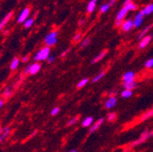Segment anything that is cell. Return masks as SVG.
<instances>
[{
	"label": "cell",
	"mask_w": 153,
	"mask_h": 152,
	"mask_svg": "<svg viewBox=\"0 0 153 152\" xmlns=\"http://www.w3.org/2000/svg\"><path fill=\"white\" fill-rule=\"evenodd\" d=\"M50 55V47H44L41 49H39L36 54L34 56V60L36 62H39V61H44L48 59V56Z\"/></svg>",
	"instance_id": "cell-1"
},
{
	"label": "cell",
	"mask_w": 153,
	"mask_h": 152,
	"mask_svg": "<svg viewBox=\"0 0 153 152\" xmlns=\"http://www.w3.org/2000/svg\"><path fill=\"white\" fill-rule=\"evenodd\" d=\"M34 22H35V18L34 17H28L27 19L23 23V26H24L25 28H30L34 25Z\"/></svg>",
	"instance_id": "cell-18"
},
{
	"label": "cell",
	"mask_w": 153,
	"mask_h": 152,
	"mask_svg": "<svg viewBox=\"0 0 153 152\" xmlns=\"http://www.w3.org/2000/svg\"><path fill=\"white\" fill-rule=\"evenodd\" d=\"M93 123V118L92 117H88L82 121V126L83 127H89Z\"/></svg>",
	"instance_id": "cell-25"
},
{
	"label": "cell",
	"mask_w": 153,
	"mask_h": 152,
	"mask_svg": "<svg viewBox=\"0 0 153 152\" xmlns=\"http://www.w3.org/2000/svg\"><path fill=\"white\" fill-rule=\"evenodd\" d=\"M110 8V6L108 3H105L100 7V12L101 13H106L107 11H108V9Z\"/></svg>",
	"instance_id": "cell-30"
},
{
	"label": "cell",
	"mask_w": 153,
	"mask_h": 152,
	"mask_svg": "<svg viewBox=\"0 0 153 152\" xmlns=\"http://www.w3.org/2000/svg\"><path fill=\"white\" fill-rule=\"evenodd\" d=\"M134 27V23H133V20L131 19H128L124 22H122V25H121V30L123 32H128L129 30H131L132 28Z\"/></svg>",
	"instance_id": "cell-8"
},
{
	"label": "cell",
	"mask_w": 153,
	"mask_h": 152,
	"mask_svg": "<svg viewBox=\"0 0 153 152\" xmlns=\"http://www.w3.org/2000/svg\"><path fill=\"white\" fill-rule=\"evenodd\" d=\"M151 27H152V25H149V26H147L140 33V35H139V36H138V40H140L141 39H143V37L146 36V34L151 29Z\"/></svg>",
	"instance_id": "cell-17"
},
{
	"label": "cell",
	"mask_w": 153,
	"mask_h": 152,
	"mask_svg": "<svg viewBox=\"0 0 153 152\" xmlns=\"http://www.w3.org/2000/svg\"><path fill=\"white\" fill-rule=\"evenodd\" d=\"M93 1H95V2H97V1H98V0H93Z\"/></svg>",
	"instance_id": "cell-44"
},
{
	"label": "cell",
	"mask_w": 153,
	"mask_h": 152,
	"mask_svg": "<svg viewBox=\"0 0 153 152\" xmlns=\"http://www.w3.org/2000/svg\"><path fill=\"white\" fill-rule=\"evenodd\" d=\"M104 76H105V72H104V71H102V72L99 73L97 76H95V77L92 79V82H93V83H95V82L100 81V79H102V78H104Z\"/></svg>",
	"instance_id": "cell-26"
},
{
	"label": "cell",
	"mask_w": 153,
	"mask_h": 152,
	"mask_svg": "<svg viewBox=\"0 0 153 152\" xmlns=\"http://www.w3.org/2000/svg\"><path fill=\"white\" fill-rule=\"evenodd\" d=\"M151 136H153V131H150L149 133L148 131H144V132L142 133V134H141L140 139L137 140V141H135V142H133L132 145H133V146H136V145H138V144H140V143L146 141V140H147L148 139H149Z\"/></svg>",
	"instance_id": "cell-5"
},
{
	"label": "cell",
	"mask_w": 153,
	"mask_h": 152,
	"mask_svg": "<svg viewBox=\"0 0 153 152\" xmlns=\"http://www.w3.org/2000/svg\"><path fill=\"white\" fill-rule=\"evenodd\" d=\"M128 12V10L125 7L122 9H120L116 16V21H122L124 19V17L127 16Z\"/></svg>",
	"instance_id": "cell-11"
},
{
	"label": "cell",
	"mask_w": 153,
	"mask_h": 152,
	"mask_svg": "<svg viewBox=\"0 0 153 152\" xmlns=\"http://www.w3.org/2000/svg\"><path fill=\"white\" fill-rule=\"evenodd\" d=\"M115 3H116V0H109V2H108V4H109V6H110V7L114 6V5H115Z\"/></svg>",
	"instance_id": "cell-38"
},
{
	"label": "cell",
	"mask_w": 153,
	"mask_h": 152,
	"mask_svg": "<svg viewBox=\"0 0 153 152\" xmlns=\"http://www.w3.org/2000/svg\"><path fill=\"white\" fill-rule=\"evenodd\" d=\"M78 119L79 118H74V119H71L68 122V126H71V125H74L75 123L78 122Z\"/></svg>",
	"instance_id": "cell-35"
},
{
	"label": "cell",
	"mask_w": 153,
	"mask_h": 152,
	"mask_svg": "<svg viewBox=\"0 0 153 152\" xmlns=\"http://www.w3.org/2000/svg\"><path fill=\"white\" fill-rule=\"evenodd\" d=\"M12 94H13L12 88H11L10 87H7V88L4 90V92L2 93V97H3L4 99H7V98H10V97L12 96Z\"/></svg>",
	"instance_id": "cell-21"
},
{
	"label": "cell",
	"mask_w": 153,
	"mask_h": 152,
	"mask_svg": "<svg viewBox=\"0 0 153 152\" xmlns=\"http://www.w3.org/2000/svg\"><path fill=\"white\" fill-rule=\"evenodd\" d=\"M96 8V2L93 1V0H91V1H89L88 3V6H87V11L88 13H92Z\"/></svg>",
	"instance_id": "cell-23"
},
{
	"label": "cell",
	"mask_w": 153,
	"mask_h": 152,
	"mask_svg": "<svg viewBox=\"0 0 153 152\" xmlns=\"http://www.w3.org/2000/svg\"><path fill=\"white\" fill-rule=\"evenodd\" d=\"M88 83V79H83L82 80H80L78 85H76V88H82L84 87Z\"/></svg>",
	"instance_id": "cell-28"
},
{
	"label": "cell",
	"mask_w": 153,
	"mask_h": 152,
	"mask_svg": "<svg viewBox=\"0 0 153 152\" xmlns=\"http://www.w3.org/2000/svg\"><path fill=\"white\" fill-rule=\"evenodd\" d=\"M144 66H145L146 68H152V67H153V58L148 59V60L145 62Z\"/></svg>",
	"instance_id": "cell-31"
},
{
	"label": "cell",
	"mask_w": 153,
	"mask_h": 152,
	"mask_svg": "<svg viewBox=\"0 0 153 152\" xmlns=\"http://www.w3.org/2000/svg\"><path fill=\"white\" fill-rule=\"evenodd\" d=\"M124 7L128 10V11H134V10H136L138 8V6L135 4V3H133V2H129V3H127L124 5Z\"/></svg>",
	"instance_id": "cell-24"
},
{
	"label": "cell",
	"mask_w": 153,
	"mask_h": 152,
	"mask_svg": "<svg viewBox=\"0 0 153 152\" xmlns=\"http://www.w3.org/2000/svg\"><path fill=\"white\" fill-rule=\"evenodd\" d=\"M143 16H144V14L142 12V10H140L136 16L134 17V20H133V23H134V27H140L142 23H143Z\"/></svg>",
	"instance_id": "cell-4"
},
{
	"label": "cell",
	"mask_w": 153,
	"mask_h": 152,
	"mask_svg": "<svg viewBox=\"0 0 153 152\" xmlns=\"http://www.w3.org/2000/svg\"><path fill=\"white\" fill-rule=\"evenodd\" d=\"M117 104V99L115 97H110L105 103V108L108 109H110L112 108H114Z\"/></svg>",
	"instance_id": "cell-12"
},
{
	"label": "cell",
	"mask_w": 153,
	"mask_h": 152,
	"mask_svg": "<svg viewBox=\"0 0 153 152\" xmlns=\"http://www.w3.org/2000/svg\"><path fill=\"white\" fill-rule=\"evenodd\" d=\"M142 12H143L144 16H149V15L152 14V13H153V3L149 4L148 6H146V7L142 9Z\"/></svg>",
	"instance_id": "cell-14"
},
{
	"label": "cell",
	"mask_w": 153,
	"mask_h": 152,
	"mask_svg": "<svg viewBox=\"0 0 153 152\" xmlns=\"http://www.w3.org/2000/svg\"><path fill=\"white\" fill-rule=\"evenodd\" d=\"M133 95V90H130V89H124L122 92H121V97L124 98V99H128L130 98Z\"/></svg>",
	"instance_id": "cell-22"
},
{
	"label": "cell",
	"mask_w": 153,
	"mask_h": 152,
	"mask_svg": "<svg viewBox=\"0 0 153 152\" xmlns=\"http://www.w3.org/2000/svg\"><path fill=\"white\" fill-rule=\"evenodd\" d=\"M81 37H82V35H81L80 33L76 34L75 36L73 37V42H74V43H79V42L81 40Z\"/></svg>",
	"instance_id": "cell-32"
},
{
	"label": "cell",
	"mask_w": 153,
	"mask_h": 152,
	"mask_svg": "<svg viewBox=\"0 0 153 152\" xmlns=\"http://www.w3.org/2000/svg\"><path fill=\"white\" fill-rule=\"evenodd\" d=\"M28 59H29V56H22V62H27V60H28Z\"/></svg>",
	"instance_id": "cell-37"
},
{
	"label": "cell",
	"mask_w": 153,
	"mask_h": 152,
	"mask_svg": "<svg viewBox=\"0 0 153 152\" xmlns=\"http://www.w3.org/2000/svg\"><path fill=\"white\" fill-rule=\"evenodd\" d=\"M69 152H76V149H73V150H70Z\"/></svg>",
	"instance_id": "cell-43"
},
{
	"label": "cell",
	"mask_w": 153,
	"mask_h": 152,
	"mask_svg": "<svg viewBox=\"0 0 153 152\" xmlns=\"http://www.w3.org/2000/svg\"><path fill=\"white\" fill-rule=\"evenodd\" d=\"M123 86H124V87L126 89H130V90L135 89L138 87V85H137V83L135 81H132V82H129V83H124Z\"/></svg>",
	"instance_id": "cell-20"
},
{
	"label": "cell",
	"mask_w": 153,
	"mask_h": 152,
	"mask_svg": "<svg viewBox=\"0 0 153 152\" xmlns=\"http://www.w3.org/2000/svg\"><path fill=\"white\" fill-rule=\"evenodd\" d=\"M10 133V128H3L2 130L0 131V143H1L9 135Z\"/></svg>",
	"instance_id": "cell-13"
},
{
	"label": "cell",
	"mask_w": 153,
	"mask_h": 152,
	"mask_svg": "<svg viewBox=\"0 0 153 152\" xmlns=\"http://www.w3.org/2000/svg\"><path fill=\"white\" fill-rule=\"evenodd\" d=\"M151 117H153V108L144 114V115L142 116V118H141V121H145L146 119H149Z\"/></svg>",
	"instance_id": "cell-27"
},
{
	"label": "cell",
	"mask_w": 153,
	"mask_h": 152,
	"mask_svg": "<svg viewBox=\"0 0 153 152\" xmlns=\"http://www.w3.org/2000/svg\"><path fill=\"white\" fill-rule=\"evenodd\" d=\"M152 40V36H145L143 39H140V45H139V47L140 48V49H143V48H145L149 43H150V41Z\"/></svg>",
	"instance_id": "cell-9"
},
{
	"label": "cell",
	"mask_w": 153,
	"mask_h": 152,
	"mask_svg": "<svg viewBox=\"0 0 153 152\" xmlns=\"http://www.w3.org/2000/svg\"><path fill=\"white\" fill-rule=\"evenodd\" d=\"M69 51V49H68V50H66V51H64L61 55H60V58H64V56L68 54V52Z\"/></svg>",
	"instance_id": "cell-39"
},
{
	"label": "cell",
	"mask_w": 153,
	"mask_h": 152,
	"mask_svg": "<svg viewBox=\"0 0 153 152\" xmlns=\"http://www.w3.org/2000/svg\"><path fill=\"white\" fill-rule=\"evenodd\" d=\"M59 107H56V108H54L52 110H51V115L52 116H56V114H59Z\"/></svg>",
	"instance_id": "cell-34"
},
{
	"label": "cell",
	"mask_w": 153,
	"mask_h": 152,
	"mask_svg": "<svg viewBox=\"0 0 153 152\" xmlns=\"http://www.w3.org/2000/svg\"><path fill=\"white\" fill-rule=\"evenodd\" d=\"M135 77H136V75L133 71H128L123 75L122 79H123L124 83H129V82H132L135 80Z\"/></svg>",
	"instance_id": "cell-6"
},
{
	"label": "cell",
	"mask_w": 153,
	"mask_h": 152,
	"mask_svg": "<svg viewBox=\"0 0 153 152\" xmlns=\"http://www.w3.org/2000/svg\"><path fill=\"white\" fill-rule=\"evenodd\" d=\"M103 121H104V119H100L97 122H96L93 126H92V128H90V130H89V132L90 133H92V132H94V131H96L97 130L101 125H102V123H103Z\"/></svg>",
	"instance_id": "cell-16"
},
{
	"label": "cell",
	"mask_w": 153,
	"mask_h": 152,
	"mask_svg": "<svg viewBox=\"0 0 153 152\" xmlns=\"http://www.w3.org/2000/svg\"><path fill=\"white\" fill-rule=\"evenodd\" d=\"M89 44H90V39H89V37H86V39H84L81 41V43H80V47H81V48H84V47H88Z\"/></svg>",
	"instance_id": "cell-29"
},
{
	"label": "cell",
	"mask_w": 153,
	"mask_h": 152,
	"mask_svg": "<svg viewBox=\"0 0 153 152\" xmlns=\"http://www.w3.org/2000/svg\"><path fill=\"white\" fill-rule=\"evenodd\" d=\"M19 63H20V59H19L18 58H14L11 64H10V69L16 70L17 68V67L19 66Z\"/></svg>",
	"instance_id": "cell-19"
},
{
	"label": "cell",
	"mask_w": 153,
	"mask_h": 152,
	"mask_svg": "<svg viewBox=\"0 0 153 152\" xmlns=\"http://www.w3.org/2000/svg\"><path fill=\"white\" fill-rule=\"evenodd\" d=\"M3 105H4V101L0 99V108H1L3 107Z\"/></svg>",
	"instance_id": "cell-41"
},
{
	"label": "cell",
	"mask_w": 153,
	"mask_h": 152,
	"mask_svg": "<svg viewBox=\"0 0 153 152\" xmlns=\"http://www.w3.org/2000/svg\"><path fill=\"white\" fill-rule=\"evenodd\" d=\"M129 2H132V0H125L124 5H125V4H127V3H129Z\"/></svg>",
	"instance_id": "cell-42"
},
{
	"label": "cell",
	"mask_w": 153,
	"mask_h": 152,
	"mask_svg": "<svg viewBox=\"0 0 153 152\" xmlns=\"http://www.w3.org/2000/svg\"><path fill=\"white\" fill-rule=\"evenodd\" d=\"M117 118V114L115 113V112H111L108 114V121H114L115 119H116Z\"/></svg>",
	"instance_id": "cell-33"
},
{
	"label": "cell",
	"mask_w": 153,
	"mask_h": 152,
	"mask_svg": "<svg viewBox=\"0 0 153 152\" xmlns=\"http://www.w3.org/2000/svg\"><path fill=\"white\" fill-rule=\"evenodd\" d=\"M57 42V31H52L48 33L45 37V44L48 47H52Z\"/></svg>",
	"instance_id": "cell-2"
},
{
	"label": "cell",
	"mask_w": 153,
	"mask_h": 152,
	"mask_svg": "<svg viewBox=\"0 0 153 152\" xmlns=\"http://www.w3.org/2000/svg\"><path fill=\"white\" fill-rule=\"evenodd\" d=\"M29 15H30V8L28 7H25L21 12H20V14H19V16H18V17H17V23L18 24H22V23H24L27 18L29 17Z\"/></svg>",
	"instance_id": "cell-3"
},
{
	"label": "cell",
	"mask_w": 153,
	"mask_h": 152,
	"mask_svg": "<svg viewBox=\"0 0 153 152\" xmlns=\"http://www.w3.org/2000/svg\"><path fill=\"white\" fill-rule=\"evenodd\" d=\"M122 25V21H116V26L117 27H121Z\"/></svg>",
	"instance_id": "cell-40"
},
{
	"label": "cell",
	"mask_w": 153,
	"mask_h": 152,
	"mask_svg": "<svg viewBox=\"0 0 153 152\" xmlns=\"http://www.w3.org/2000/svg\"><path fill=\"white\" fill-rule=\"evenodd\" d=\"M12 16H13V12H9V13H7V14L5 16L4 18H2V20L0 21V32H1V31L5 28V27L7 25V23H8L9 20L11 19Z\"/></svg>",
	"instance_id": "cell-7"
},
{
	"label": "cell",
	"mask_w": 153,
	"mask_h": 152,
	"mask_svg": "<svg viewBox=\"0 0 153 152\" xmlns=\"http://www.w3.org/2000/svg\"><path fill=\"white\" fill-rule=\"evenodd\" d=\"M41 68V65L40 63H38V62H35L33 64L30 65V71H29V75L33 76V75H36L37 72H39Z\"/></svg>",
	"instance_id": "cell-10"
},
{
	"label": "cell",
	"mask_w": 153,
	"mask_h": 152,
	"mask_svg": "<svg viewBox=\"0 0 153 152\" xmlns=\"http://www.w3.org/2000/svg\"><path fill=\"white\" fill-rule=\"evenodd\" d=\"M106 54H107V50H103L100 55H98L97 56H95V58L91 60V64H94V63H97V62H99L100 60H101L104 56H106Z\"/></svg>",
	"instance_id": "cell-15"
},
{
	"label": "cell",
	"mask_w": 153,
	"mask_h": 152,
	"mask_svg": "<svg viewBox=\"0 0 153 152\" xmlns=\"http://www.w3.org/2000/svg\"><path fill=\"white\" fill-rule=\"evenodd\" d=\"M47 60H48V64L53 63L54 60H55V56H48V59Z\"/></svg>",
	"instance_id": "cell-36"
}]
</instances>
